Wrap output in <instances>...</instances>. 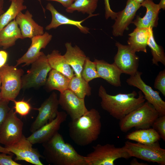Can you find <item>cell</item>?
<instances>
[{"label": "cell", "instance_id": "14", "mask_svg": "<svg viewBox=\"0 0 165 165\" xmlns=\"http://www.w3.org/2000/svg\"><path fill=\"white\" fill-rule=\"evenodd\" d=\"M141 4L136 0H127L126 6L122 10L117 13L115 22L112 25V34L115 37L122 36L125 30L128 29Z\"/></svg>", "mask_w": 165, "mask_h": 165}, {"label": "cell", "instance_id": "26", "mask_svg": "<svg viewBox=\"0 0 165 165\" xmlns=\"http://www.w3.org/2000/svg\"><path fill=\"white\" fill-rule=\"evenodd\" d=\"M70 79L61 72L52 69L45 85L49 91L56 90L61 93L68 89Z\"/></svg>", "mask_w": 165, "mask_h": 165}, {"label": "cell", "instance_id": "28", "mask_svg": "<svg viewBox=\"0 0 165 165\" xmlns=\"http://www.w3.org/2000/svg\"><path fill=\"white\" fill-rule=\"evenodd\" d=\"M10 5L8 9L0 16V31L22 11L27 9L24 0H9Z\"/></svg>", "mask_w": 165, "mask_h": 165}, {"label": "cell", "instance_id": "34", "mask_svg": "<svg viewBox=\"0 0 165 165\" xmlns=\"http://www.w3.org/2000/svg\"><path fill=\"white\" fill-rule=\"evenodd\" d=\"M160 135V138L165 141V115L159 116L152 126Z\"/></svg>", "mask_w": 165, "mask_h": 165}, {"label": "cell", "instance_id": "4", "mask_svg": "<svg viewBox=\"0 0 165 165\" xmlns=\"http://www.w3.org/2000/svg\"><path fill=\"white\" fill-rule=\"evenodd\" d=\"M159 116L154 107L147 101L119 120L120 130L126 133L133 128L137 130L150 128Z\"/></svg>", "mask_w": 165, "mask_h": 165}, {"label": "cell", "instance_id": "24", "mask_svg": "<svg viewBox=\"0 0 165 165\" xmlns=\"http://www.w3.org/2000/svg\"><path fill=\"white\" fill-rule=\"evenodd\" d=\"M19 39H23L20 30L15 19L0 31V47L6 49L14 46Z\"/></svg>", "mask_w": 165, "mask_h": 165}, {"label": "cell", "instance_id": "30", "mask_svg": "<svg viewBox=\"0 0 165 165\" xmlns=\"http://www.w3.org/2000/svg\"><path fill=\"white\" fill-rule=\"evenodd\" d=\"M68 89L81 98H85L86 96L91 95V89L88 82L82 77L75 75L70 79Z\"/></svg>", "mask_w": 165, "mask_h": 165}, {"label": "cell", "instance_id": "21", "mask_svg": "<svg viewBox=\"0 0 165 165\" xmlns=\"http://www.w3.org/2000/svg\"><path fill=\"white\" fill-rule=\"evenodd\" d=\"M46 8L51 13L52 17L51 22L45 28L46 30L56 29L62 25H70L76 27L83 33L87 34L89 33L90 29L82 25L86 18L80 21L71 19L59 13L49 2L47 4Z\"/></svg>", "mask_w": 165, "mask_h": 165}, {"label": "cell", "instance_id": "43", "mask_svg": "<svg viewBox=\"0 0 165 165\" xmlns=\"http://www.w3.org/2000/svg\"><path fill=\"white\" fill-rule=\"evenodd\" d=\"M160 9H162L163 10L165 9V0H160L158 4Z\"/></svg>", "mask_w": 165, "mask_h": 165}, {"label": "cell", "instance_id": "2", "mask_svg": "<svg viewBox=\"0 0 165 165\" xmlns=\"http://www.w3.org/2000/svg\"><path fill=\"white\" fill-rule=\"evenodd\" d=\"M68 126L72 140L77 145L87 146L96 140L100 135L101 116L98 110L92 108L80 117L71 120Z\"/></svg>", "mask_w": 165, "mask_h": 165}, {"label": "cell", "instance_id": "16", "mask_svg": "<svg viewBox=\"0 0 165 165\" xmlns=\"http://www.w3.org/2000/svg\"><path fill=\"white\" fill-rule=\"evenodd\" d=\"M67 115L64 112H58L55 119L32 133L27 139L33 145L46 142L58 132L61 124L66 120Z\"/></svg>", "mask_w": 165, "mask_h": 165}, {"label": "cell", "instance_id": "36", "mask_svg": "<svg viewBox=\"0 0 165 165\" xmlns=\"http://www.w3.org/2000/svg\"><path fill=\"white\" fill-rule=\"evenodd\" d=\"M9 101L2 99L0 100V128L11 109L9 106Z\"/></svg>", "mask_w": 165, "mask_h": 165}, {"label": "cell", "instance_id": "20", "mask_svg": "<svg viewBox=\"0 0 165 165\" xmlns=\"http://www.w3.org/2000/svg\"><path fill=\"white\" fill-rule=\"evenodd\" d=\"M141 6L146 8L145 15L142 17L137 16L132 23L138 27H156L158 24L160 10L159 4L155 3L153 0H144L141 4Z\"/></svg>", "mask_w": 165, "mask_h": 165}, {"label": "cell", "instance_id": "32", "mask_svg": "<svg viewBox=\"0 0 165 165\" xmlns=\"http://www.w3.org/2000/svg\"><path fill=\"white\" fill-rule=\"evenodd\" d=\"M81 75L82 77L88 83L94 79L99 78L94 62L91 61L88 57L86 58Z\"/></svg>", "mask_w": 165, "mask_h": 165}, {"label": "cell", "instance_id": "38", "mask_svg": "<svg viewBox=\"0 0 165 165\" xmlns=\"http://www.w3.org/2000/svg\"><path fill=\"white\" fill-rule=\"evenodd\" d=\"M105 5V17L106 19H108L110 17L112 20H115L117 13L112 11L110 7L109 0H104Z\"/></svg>", "mask_w": 165, "mask_h": 165}, {"label": "cell", "instance_id": "31", "mask_svg": "<svg viewBox=\"0 0 165 165\" xmlns=\"http://www.w3.org/2000/svg\"><path fill=\"white\" fill-rule=\"evenodd\" d=\"M147 45L151 49L152 56V64L159 66L158 63L160 62L165 66V54L164 50L162 46L158 45L156 42L154 36L152 28H151L150 29Z\"/></svg>", "mask_w": 165, "mask_h": 165}, {"label": "cell", "instance_id": "10", "mask_svg": "<svg viewBox=\"0 0 165 165\" xmlns=\"http://www.w3.org/2000/svg\"><path fill=\"white\" fill-rule=\"evenodd\" d=\"M115 46L117 52L114 57L113 63L122 73L130 76L134 75L138 71L139 57L128 45L116 42Z\"/></svg>", "mask_w": 165, "mask_h": 165}, {"label": "cell", "instance_id": "12", "mask_svg": "<svg viewBox=\"0 0 165 165\" xmlns=\"http://www.w3.org/2000/svg\"><path fill=\"white\" fill-rule=\"evenodd\" d=\"M33 144L23 134L17 142L5 146L8 150L16 156L15 161L23 160L35 165H43L40 160L43 157L38 149L32 147Z\"/></svg>", "mask_w": 165, "mask_h": 165}, {"label": "cell", "instance_id": "15", "mask_svg": "<svg viewBox=\"0 0 165 165\" xmlns=\"http://www.w3.org/2000/svg\"><path fill=\"white\" fill-rule=\"evenodd\" d=\"M58 101L59 105L71 120L80 117L88 110L85 105V98L78 97L69 89L60 93Z\"/></svg>", "mask_w": 165, "mask_h": 165}, {"label": "cell", "instance_id": "29", "mask_svg": "<svg viewBox=\"0 0 165 165\" xmlns=\"http://www.w3.org/2000/svg\"><path fill=\"white\" fill-rule=\"evenodd\" d=\"M99 0H75L68 7L66 8L67 12L72 13L77 11L83 14H87L91 16H97L93 14L97 8Z\"/></svg>", "mask_w": 165, "mask_h": 165}, {"label": "cell", "instance_id": "39", "mask_svg": "<svg viewBox=\"0 0 165 165\" xmlns=\"http://www.w3.org/2000/svg\"><path fill=\"white\" fill-rule=\"evenodd\" d=\"M8 57L7 52L4 50L0 51V68L6 64Z\"/></svg>", "mask_w": 165, "mask_h": 165}, {"label": "cell", "instance_id": "44", "mask_svg": "<svg viewBox=\"0 0 165 165\" xmlns=\"http://www.w3.org/2000/svg\"><path fill=\"white\" fill-rule=\"evenodd\" d=\"M4 0H0V16L5 12L3 9Z\"/></svg>", "mask_w": 165, "mask_h": 165}, {"label": "cell", "instance_id": "25", "mask_svg": "<svg viewBox=\"0 0 165 165\" xmlns=\"http://www.w3.org/2000/svg\"><path fill=\"white\" fill-rule=\"evenodd\" d=\"M47 56L52 69L61 72L70 79L75 75L72 67L58 50H53Z\"/></svg>", "mask_w": 165, "mask_h": 165}, {"label": "cell", "instance_id": "45", "mask_svg": "<svg viewBox=\"0 0 165 165\" xmlns=\"http://www.w3.org/2000/svg\"><path fill=\"white\" fill-rule=\"evenodd\" d=\"M1 79L0 78V100L2 99L1 98Z\"/></svg>", "mask_w": 165, "mask_h": 165}, {"label": "cell", "instance_id": "22", "mask_svg": "<svg viewBox=\"0 0 165 165\" xmlns=\"http://www.w3.org/2000/svg\"><path fill=\"white\" fill-rule=\"evenodd\" d=\"M65 46L66 51L63 55L64 58L73 70L75 75L81 77L82 71L87 57L78 46H72L71 42H66Z\"/></svg>", "mask_w": 165, "mask_h": 165}, {"label": "cell", "instance_id": "23", "mask_svg": "<svg viewBox=\"0 0 165 165\" xmlns=\"http://www.w3.org/2000/svg\"><path fill=\"white\" fill-rule=\"evenodd\" d=\"M151 28L136 27L129 34L128 45L135 52L142 51L147 53V42Z\"/></svg>", "mask_w": 165, "mask_h": 165}, {"label": "cell", "instance_id": "11", "mask_svg": "<svg viewBox=\"0 0 165 165\" xmlns=\"http://www.w3.org/2000/svg\"><path fill=\"white\" fill-rule=\"evenodd\" d=\"M142 72L138 71L126 80L127 84L139 89L143 93L147 101L157 110L159 116L165 115V102L162 99L158 91L154 90L142 79Z\"/></svg>", "mask_w": 165, "mask_h": 165}, {"label": "cell", "instance_id": "3", "mask_svg": "<svg viewBox=\"0 0 165 165\" xmlns=\"http://www.w3.org/2000/svg\"><path fill=\"white\" fill-rule=\"evenodd\" d=\"M43 157L49 163L55 165H87L85 156L66 142L58 132L43 143Z\"/></svg>", "mask_w": 165, "mask_h": 165}, {"label": "cell", "instance_id": "18", "mask_svg": "<svg viewBox=\"0 0 165 165\" xmlns=\"http://www.w3.org/2000/svg\"><path fill=\"white\" fill-rule=\"evenodd\" d=\"M32 17V14L27 10L24 13L20 12L15 19L20 27L23 39L31 38L44 33L43 27L36 22Z\"/></svg>", "mask_w": 165, "mask_h": 165}, {"label": "cell", "instance_id": "1", "mask_svg": "<svg viewBox=\"0 0 165 165\" xmlns=\"http://www.w3.org/2000/svg\"><path fill=\"white\" fill-rule=\"evenodd\" d=\"M98 95L101 98L102 108L116 119L120 120L127 114L139 107L145 100L141 91L137 93L134 90L128 94L119 93L115 95L108 94L105 87L101 85Z\"/></svg>", "mask_w": 165, "mask_h": 165}, {"label": "cell", "instance_id": "35", "mask_svg": "<svg viewBox=\"0 0 165 165\" xmlns=\"http://www.w3.org/2000/svg\"><path fill=\"white\" fill-rule=\"evenodd\" d=\"M154 88L159 90L165 96V69L160 71L156 76L155 80Z\"/></svg>", "mask_w": 165, "mask_h": 165}, {"label": "cell", "instance_id": "41", "mask_svg": "<svg viewBox=\"0 0 165 165\" xmlns=\"http://www.w3.org/2000/svg\"><path fill=\"white\" fill-rule=\"evenodd\" d=\"M130 165H148L147 163H140L138 162L137 160L136 159H134L130 162Z\"/></svg>", "mask_w": 165, "mask_h": 165}, {"label": "cell", "instance_id": "37", "mask_svg": "<svg viewBox=\"0 0 165 165\" xmlns=\"http://www.w3.org/2000/svg\"><path fill=\"white\" fill-rule=\"evenodd\" d=\"M0 152V165H21L12 159V155Z\"/></svg>", "mask_w": 165, "mask_h": 165}, {"label": "cell", "instance_id": "46", "mask_svg": "<svg viewBox=\"0 0 165 165\" xmlns=\"http://www.w3.org/2000/svg\"><path fill=\"white\" fill-rule=\"evenodd\" d=\"M40 3L41 6H42V8H43V12H44V13H45V9H44V8L42 6V4H41V0H37Z\"/></svg>", "mask_w": 165, "mask_h": 165}, {"label": "cell", "instance_id": "42", "mask_svg": "<svg viewBox=\"0 0 165 165\" xmlns=\"http://www.w3.org/2000/svg\"><path fill=\"white\" fill-rule=\"evenodd\" d=\"M0 152L5 153L8 154L12 155V153L9 152L7 148L0 145Z\"/></svg>", "mask_w": 165, "mask_h": 165}, {"label": "cell", "instance_id": "6", "mask_svg": "<svg viewBox=\"0 0 165 165\" xmlns=\"http://www.w3.org/2000/svg\"><path fill=\"white\" fill-rule=\"evenodd\" d=\"M6 64L0 68L2 99L9 101L14 100L22 88V69Z\"/></svg>", "mask_w": 165, "mask_h": 165}, {"label": "cell", "instance_id": "27", "mask_svg": "<svg viewBox=\"0 0 165 165\" xmlns=\"http://www.w3.org/2000/svg\"><path fill=\"white\" fill-rule=\"evenodd\" d=\"M126 138L130 140L143 144H150L158 141L160 137L154 129H138L129 133Z\"/></svg>", "mask_w": 165, "mask_h": 165}, {"label": "cell", "instance_id": "19", "mask_svg": "<svg viewBox=\"0 0 165 165\" xmlns=\"http://www.w3.org/2000/svg\"><path fill=\"white\" fill-rule=\"evenodd\" d=\"M94 62L99 78L114 86H121L120 76L122 73L114 63L110 64L104 60L96 59Z\"/></svg>", "mask_w": 165, "mask_h": 165}, {"label": "cell", "instance_id": "17", "mask_svg": "<svg viewBox=\"0 0 165 165\" xmlns=\"http://www.w3.org/2000/svg\"><path fill=\"white\" fill-rule=\"evenodd\" d=\"M52 38V35L47 32L41 35L34 36L31 39V43L26 52L16 61L15 66L24 63V66H28L35 61L39 56L42 49H45Z\"/></svg>", "mask_w": 165, "mask_h": 165}, {"label": "cell", "instance_id": "47", "mask_svg": "<svg viewBox=\"0 0 165 165\" xmlns=\"http://www.w3.org/2000/svg\"><path fill=\"white\" fill-rule=\"evenodd\" d=\"M138 3L141 4L144 0H136Z\"/></svg>", "mask_w": 165, "mask_h": 165}, {"label": "cell", "instance_id": "13", "mask_svg": "<svg viewBox=\"0 0 165 165\" xmlns=\"http://www.w3.org/2000/svg\"><path fill=\"white\" fill-rule=\"evenodd\" d=\"M59 105L57 94L53 92L42 103L39 108H36L38 111V113L30 127V132L32 133L34 132L55 119L58 112Z\"/></svg>", "mask_w": 165, "mask_h": 165}, {"label": "cell", "instance_id": "8", "mask_svg": "<svg viewBox=\"0 0 165 165\" xmlns=\"http://www.w3.org/2000/svg\"><path fill=\"white\" fill-rule=\"evenodd\" d=\"M30 68L21 78L22 88L38 87L45 85L52 68L47 55L41 52L38 57L31 64Z\"/></svg>", "mask_w": 165, "mask_h": 165}, {"label": "cell", "instance_id": "33", "mask_svg": "<svg viewBox=\"0 0 165 165\" xmlns=\"http://www.w3.org/2000/svg\"><path fill=\"white\" fill-rule=\"evenodd\" d=\"M12 101L14 103V108L16 113L22 116H26L29 113L31 107L28 102L24 100L16 101L14 99Z\"/></svg>", "mask_w": 165, "mask_h": 165}, {"label": "cell", "instance_id": "5", "mask_svg": "<svg viewBox=\"0 0 165 165\" xmlns=\"http://www.w3.org/2000/svg\"><path fill=\"white\" fill-rule=\"evenodd\" d=\"M93 150L85 156L87 165H115V161L120 158L128 159L131 157L123 146L98 144L93 146Z\"/></svg>", "mask_w": 165, "mask_h": 165}, {"label": "cell", "instance_id": "7", "mask_svg": "<svg viewBox=\"0 0 165 165\" xmlns=\"http://www.w3.org/2000/svg\"><path fill=\"white\" fill-rule=\"evenodd\" d=\"M123 146L131 157L161 165H165V149L161 147L159 141L143 144L127 141Z\"/></svg>", "mask_w": 165, "mask_h": 165}, {"label": "cell", "instance_id": "9", "mask_svg": "<svg viewBox=\"0 0 165 165\" xmlns=\"http://www.w3.org/2000/svg\"><path fill=\"white\" fill-rule=\"evenodd\" d=\"M23 125L16 112L10 109L0 128V143L7 146L17 142L23 135Z\"/></svg>", "mask_w": 165, "mask_h": 165}, {"label": "cell", "instance_id": "40", "mask_svg": "<svg viewBox=\"0 0 165 165\" xmlns=\"http://www.w3.org/2000/svg\"><path fill=\"white\" fill-rule=\"evenodd\" d=\"M47 1H55L61 3L64 7L67 8L70 6L75 0H46Z\"/></svg>", "mask_w": 165, "mask_h": 165}]
</instances>
